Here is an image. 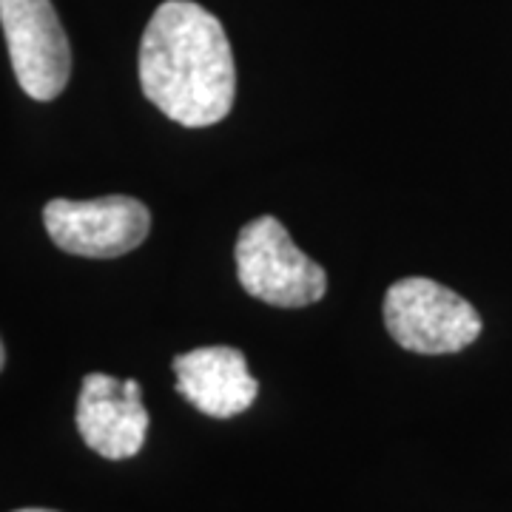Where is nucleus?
I'll list each match as a JSON object with an SVG mask.
<instances>
[{
	"mask_svg": "<svg viewBox=\"0 0 512 512\" xmlns=\"http://www.w3.org/2000/svg\"><path fill=\"white\" fill-rule=\"evenodd\" d=\"M140 86L168 120L217 126L234 109L237 66L217 15L194 0H165L140 43Z\"/></svg>",
	"mask_w": 512,
	"mask_h": 512,
	"instance_id": "1",
	"label": "nucleus"
},
{
	"mask_svg": "<svg viewBox=\"0 0 512 512\" xmlns=\"http://www.w3.org/2000/svg\"><path fill=\"white\" fill-rule=\"evenodd\" d=\"M234 259L239 285L265 305L308 308L328 293L325 268L299 251L288 228L271 214L242 225Z\"/></svg>",
	"mask_w": 512,
	"mask_h": 512,
	"instance_id": "2",
	"label": "nucleus"
},
{
	"mask_svg": "<svg viewBox=\"0 0 512 512\" xmlns=\"http://www.w3.org/2000/svg\"><path fill=\"white\" fill-rule=\"evenodd\" d=\"M384 328L410 353L444 356L473 345L481 316L456 291L427 276H404L384 293Z\"/></svg>",
	"mask_w": 512,
	"mask_h": 512,
	"instance_id": "3",
	"label": "nucleus"
},
{
	"mask_svg": "<svg viewBox=\"0 0 512 512\" xmlns=\"http://www.w3.org/2000/svg\"><path fill=\"white\" fill-rule=\"evenodd\" d=\"M0 26L20 89L55 100L72 77V49L52 0H0Z\"/></svg>",
	"mask_w": 512,
	"mask_h": 512,
	"instance_id": "4",
	"label": "nucleus"
},
{
	"mask_svg": "<svg viewBox=\"0 0 512 512\" xmlns=\"http://www.w3.org/2000/svg\"><path fill=\"white\" fill-rule=\"evenodd\" d=\"M43 225L60 251L92 259H114L146 242L151 214L140 200L111 194L97 200H52Z\"/></svg>",
	"mask_w": 512,
	"mask_h": 512,
	"instance_id": "5",
	"label": "nucleus"
},
{
	"mask_svg": "<svg viewBox=\"0 0 512 512\" xmlns=\"http://www.w3.org/2000/svg\"><path fill=\"white\" fill-rule=\"evenodd\" d=\"M74 424L80 439L97 456L109 461L134 458L143 450L151 424L143 407V387L137 379L89 373L77 396Z\"/></svg>",
	"mask_w": 512,
	"mask_h": 512,
	"instance_id": "6",
	"label": "nucleus"
},
{
	"mask_svg": "<svg viewBox=\"0 0 512 512\" xmlns=\"http://www.w3.org/2000/svg\"><path fill=\"white\" fill-rule=\"evenodd\" d=\"M177 393L211 419H234L256 402L259 382L245 353L231 345H208L174 356Z\"/></svg>",
	"mask_w": 512,
	"mask_h": 512,
	"instance_id": "7",
	"label": "nucleus"
},
{
	"mask_svg": "<svg viewBox=\"0 0 512 512\" xmlns=\"http://www.w3.org/2000/svg\"><path fill=\"white\" fill-rule=\"evenodd\" d=\"M6 365V348H3V342H0V370Z\"/></svg>",
	"mask_w": 512,
	"mask_h": 512,
	"instance_id": "8",
	"label": "nucleus"
},
{
	"mask_svg": "<svg viewBox=\"0 0 512 512\" xmlns=\"http://www.w3.org/2000/svg\"><path fill=\"white\" fill-rule=\"evenodd\" d=\"M15 512H55V510H40V507H26V510H15Z\"/></svg>",
	"mask_w": 512,
	"mask_h": 512,
	"instance_id": "9",
	"label": "nucleus"
}]
</instances>
